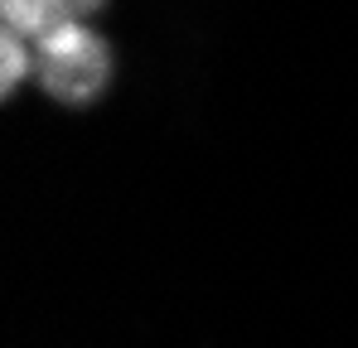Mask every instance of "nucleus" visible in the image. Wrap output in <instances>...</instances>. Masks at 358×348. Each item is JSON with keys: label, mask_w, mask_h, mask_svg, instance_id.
<instances>
[{"label": "nucleus", "mask_w": 358, "mask_h": 348, "mask_svg": "<svg viewBox=\"0 0 358 348\" xmlns=\"http://www.w3.org/2000/svg\"><path fill=\"white\" fill-rule=\"evenodd\" d=\"M24 82L34 87V44L15 29H0V97L15 102Z\"/></svg>", "instance_id": "3"}, {"label": "nucleus", "mask_w": 358, "mask_h": 348, "mask_svg": "<svg viewBox=\"0 0 358 348\" xmlns=\"http://www.w3.org/2000/svg\"><path fill=\"white\" fill-rule=\"evenodd\" d=\"M117 82V44L97 24H63L34 39V87L44 102L83 112L97 107Z\"/></svg>", "instance_id": "1"}, {"label": "nucleus", "mask_w": 358, "mask_h": 348, "mask_svg": "<svg viewBox=\"0 0 358 348\" xmlns=\"http://www.w3.org/2000/svg\"><path fill=\"white\" fill-rule=\"evenodd\" d=\"M112 0H0V29L24 34L29 44L63 24H97Z\"/></svg>", "instance_id": "2"}]
</instances>
